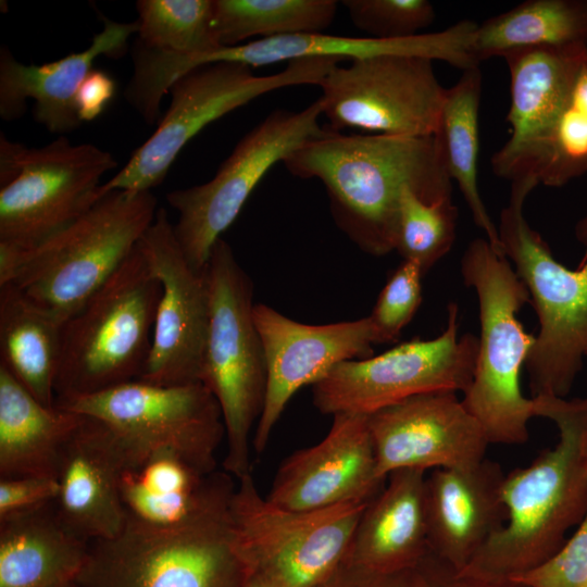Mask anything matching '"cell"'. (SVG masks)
I'll use <instances>...</instances> for the list:
<instances>
[{
	"instance_id": "36",
	"label": "cell",
	"mask_w": 587,
	"mask_h": 587,
	"mask_svg": "<svg viewBox=\"0 0 587 587\" xmlns=\"http://www.w3.org/2000/svg\"><path fill=\"white\" fill-rule=\"evenodd\" d=\"M352 24L374 38L403 39L420 35L436 13L427 0H345Z\"/></svg>"
},
{
	"instance_id": "28",
	"label": "cell",
	"mask_w": 587,
	"mask_h": 587,
	"mask_svg": "<svg viewBox=\"0 0 587 587\" xmlns=\"http://www.w3.org/2000/svg\"><path fill=\"white\" fill-rule=\"evenodd\" d=\"M510 73L507 148L540 133L567 100L587 47H536L502 55Z\"/></svg>"
},
{
	"instance_id": "19",
	"label": "cell",
	"mask_w": 587,
	"mask_h": 587,
	"mask_svg": "<svg viewBox=\"0 0 587 587\" xmlns=\"http://www.w3.org/2000/svg\"><path fill=\"white\" fill-rule=\"evenodd\" d=\"M386 480L377 473L367 414L337 413L320 442L282 462L266 498L290 510H316L370 501Z\"/></svg>"
},
{
	"instance_id": "27",
	"label": "cell",
	"mask_w": 587,
	"mask_h": 587,
	"mask_svg": "<svg viewBox=\"0 0 587 587\" xmlns=\"http://www.w3.org/2000/svg\"><path fill=\"white\" fill-rule=\"evenodd\" d=\"M490 164L503 179L532 178L554 188L587 173V58L567 100L547 126L517 147L502 146Z\"/></svg>"
},
{
	"instance_id": "18",
	"label": "cell",
	"mask_w": 587,
	"mask_h": 587,
	"mask_svg": "<svg viewBox=\"0 0 587 587\" xmlns=\"http://www.w3.org/2000/svg\"><path fill=\"white\" fill-rule=\"evenodd\" d=\"M377 473L463 469L485 459L489 441L457 392L410 397L367 414Z\"/></svg>"
},
{
	"instance_id": "3",
	"label": "cell",
	"mask_w": 587,
	"mask_h": 587,
	"mask_svg": "<svg viewBox=\"0 0 587 587\" xmlns=\"http://www.w3.org/2000/svg\"><path fill=\"white\" fill-rule=\"evenodd\" d=\"M235 478L222 471L205 502L187 520L150 526L126 516L114 537L90 542L76 582L83 587H243L230 501Z\"/></svg>"
},
{
	"instance_id": "7",
	"label": "cell",
	"mask_w": 587,
	"mask_h": 587,
	"mask_svg": "<svg viewBox=\"0 0 587 587\" xmlns=\"http://www.w3.org/2000/svg\"><path fill=\"white\" fill-rule=\"evenodd\" d=\"M161 283L138 248L62 327L55 400L137 380L152 344Z\"/></svg>"
},
{
	"instance_id": "46",
	"label": "cell",
	"mask_w": 587,
	"mask_h": 587,
	"mask_svg": "<svg viewBox=\"0 0 587 587\" xmlns=\"http://www.w3.org/2000/svg\"><path fill=\"white\" fill-rule=\"evenodd\" d=\"M586 357H587V354H586Z\"/></svg>"
},
{
	"instance_id": "23",
	"label": "cell",
	"mask_w": 587,
	"mask_h": 587,
	"mask_svg": "<svg viewBox=\"0 0 587 587\" xmlns=\"http://www.w3.org/2000/svg\"><path fill=\"white\" fill-rule=\"evenodd\" d=\"M477 23L460 21L452 26L403 39L348 37L324 33L260 38L234 47H221L211 62H234L250 67L307 58L358 61L385 54L421 55L445 61L462 71L479 66L470 54Z\"/></svg>"
},
{
	"instance_id": "35",
	"label": "cell",
	"mask_w": 587,
	"mask_h": 587,
	"mask_svg": "<svg viewBox=\"0 0 587 587\" xmlns=\"http://www.w3.org/2000/svg\"><path fill=\"white\" fill-rule=\"evenodd\" d=\"M458 208L452 199L427 203L412 190L400 198L395 250L420 264L424 274L452 248Z\"/></svg>"
},
{
	"instance_id": "42",
	"label": "cell",
	"mask_w": 587,
	"mask_h": 587,
	"mask_svg": "<svg viewBox=\"0 0 587 587\" xmlns=\"http://www.w3.org/2000/svg\"><path fill=\"white\" fill-rule=\"evenodd\" d=\"M115 92V82L105 72L92 70L82 83L75 98L80 122L98 117Z\"/></svg>"
},
{
	"instance_id": "33",
	"label": "cell",
	"mask_w": 587,
	"mask_h": 587,
	"mask_svg": "<svg viewBox=\"0 0 587 587\" xmlns=\"http://www.w3.org/2000/svg\"><path fill=\"white\" fill-rule=\"evenodd\" d=\"M337 8L335 0H213L212 28L221 47L258 36L323 33Z\"/></svg>"
},
{
	"instance_id": "1",
	"label": "cell",
	"mask_w": 587,
	"mask_h": 587,
	"mask_svg": "<svg viewBox=\"0 0 587 587\" xmlns=\"http://www.w3.org/2000/svg\"><path fill=\"white\" fill-rule=\"evenodd\" d=\"M283 163L294 176L323 184L336 225L375 257L395 250L403 190L427 203L452 199V180L435 135H342L328 128Z\"/></svg>"
},
{
	"instance_id": "22",
	"label": "cell",
	"mask_w": 587,
	"mask_h": 587,
	"mask_svg": "<svg viewBox=\"0 0 587 587\" xmlns=\"http://www.w3.org/2000/svg\"><path fill=\"white\" fill-rule=\"evenodd\" d=\"M138 21L116 22L103 17V28L80 52L41 64L18 62L7 47L0 50V116L4 121L22 117L27 99L35 101L37 122L61 136L80 125L76 109V93L93 70L100 55L120 58L127 50L129 37L138 33Z\"/></svg>"
},
{
	"instance_id": "2",
	"label": "cell",
	"mask_w": 587,
	"mask_h": 587,
	"mask_svg": "<svg viewBox=\"0 0 587 587\" xmlns=\"http://www.w3.org/2000/svg\"><path fill=\"white\" fill-rule=\"evenodd\" d=\"M535 416L551 420L560 440L526 467L505 474L504 526L462 572L491 579H513L550 560L565 544V533L587 512V397L533 398Z\"/></svg>"
},
{
	"instance_id": "30",
	"label": "cell",
	"mask_w": 587,
	"mask_h": 587,
	"mask_svg": "<svg viewBox=\"0 0 587 587\" xmlns=\"http://www.w3.org/2000/svg\"><path fill=\"white\" fill-rule=\"evenodd\" d=\"M221 474H202L172 450L153 451L122 474L126 516L159 527L182 523L205 502Z\"/></svg>"
},
{
	"instance_id": "13",
	"label": "cell",
	"mask_w": 587,
	"mask_h": 587,
	"mask_svg": "<svg viewBox=\"0 0 587 587\" xmlns=\"http://www.w3.org/2000/svg\"><path fill=\"white\" fill-rule=\"evenodd\" d=\"M323 107L320 97L298 112L273 111L240 139L212 179L166 195L178 213L176 239L192 267H207L213 246L264 175L304 142L328 132L319 123Z\"/></svg>"
},
{
	"instance_id": "10",
	"label": "cell",
	"mask_w": 587,
	"mask_h": 587,
	"mask_svg": "<svg viewBox=\"0 0 587 587\" xmlns=\"http://www.w3.org/2000/svg\"><path fill=\"white\" fill-rule=\"evenodd\" d=\"M339 60L289 61L275 74L257 76L241 63L214 62L177 78L171 103L153 134L126 165L100 185L98 198L112 190L151 191L160 185L184 146L202 128L267 92L299 85H319Z\"/></svg>"
},
{
	"instance_id": "39",
	"label": "cell",
	"mask_w": 587,
	"mask_h": 587,
	"mask_svg": "<svg viewBox=\"0 0 587 587\" xmlns=\"http://www.w3.org/2000/svg\"><path fill=\"white\" fill-rule=\"evenodd\" d=\"M59 490L55 477L0 478V519L54 502Z\"/></svg>"
},
{
	"instance_id": "32",
	"label": "cell",
	"mask_w": 587,
	"mask_h": 587,
	"mask_svg": "<svg viewBox=\"0 0 587 587\" xmlns=\"http://www.w3.org/2000/svg\"><path fill=\"white\" fill-rule=\"evenodd\" d=\"M536 47H587V0H526L477 24L470 54L479 65Z\"/></svg>"
},
{
	"instance_id": "5",
	"label": "cell",
	"mask_w": 587,
	"mask_h": 587,
	"mask_svg": "<svg viewBox=\"0 0 587 587\" xmlns=\"http://www.w3.org/2000/svg\"><path fill=\"white\" fill-rule=\"evenodd\" d=\"M460 265L464 284L478 298L480 322L474 376L462 402L489 444H524L535 413L520 379L536 336L524 330L517 313L532 303L530 295L507 257L486 238L469 243Z\"/></svg>"
},
{
	"instance_id": "34",
	"label": "cell",
	"mask_w": 587,
	"mask_h": 587,
	"mask_svg": "<svg viewBox=\"0 0 587 587\" xmlns=\"http://www.w3.org/2000/svg\"><path fill=\"white\" fill-rule=\"evenodd\" d=\"M138 39L141 46L189 55L221 48L212 28L213 0H139Z\"/></svg>"
},
{
	"instance_id": "8",
	"label": "cell",
	"mask_w": 587,
	"mask_h": 587,
	"mask_svg": "<svg viewBox=\"0 0 587 587\" xmlns=\"http://www.w3.org/2000/svg\"><path fill=\"white\" fill-rule=\"evenodd\" d=\"M207 273L210 315L200 380L222 411L223 470L239 480L251 474L250 435L264 408L266 361L253 319V283L222 238L212 248Z\"/></svg>"
},
{
	"instance_id": "4",
	"label": "cell",
	"mask_w": 587,
	"mask_h": 587,
	"mask_svg": "<svg viewBox=\"0 0 587 587\" xmlns=\"http://www.w3.org/2000/svg\"><path fill=\"white\" fill-rule=\"evenodd\" d=\"M157 211L151 191H109L32 250L0 243V286L15 285L65 322L129 257Z\"/></svg>"
},
{
	"instance_id": "24",
	"label": "cell",
	"mask_w": 587,
	"mask_h": 587,
	"mask_svg": "<svg viewBox=\"0 0 587 587\" xmlns=\"http://www.w3.org/2000/svg\"><path fill=\"white\" fill-rule=\"evenodd\" d=\"M425 471L391 472L367 503L345 560L364 569L392 573L416 569L428 552Z\"/></svg>"
},
{
	"instance_id": "31",
	"label": "cell",
	"mask_w": 587,
	"mask_h": 587,
	"mask_svg": "<svg viewBox=\"0 0 587 587\" xmlns=\"http://www.w3.org/2000/svg\"><path fill=\"white\" fill-rule=\"evenodd\" d=\"M480 95L479 66L462 71L458 82L446 89L435 137L447 173L462 192L474 223L484 230L496 252L504 255L498 227L492 222L478 188Z\"/></svg>"
},
{
	"instance_id": "16",
	"label": "cell",
	"mask_w": 587,
	"mask_h": 587,
	"mask_svg": "<svg viewBox=\"0 0 587 587\" xmlns=\"http://www.w3.org/2000/svg\"><path fill=\"white\" fill-rule=\"evenodd\" d=\"M138 248L161 283L152 344L137 380L160 386L201 383L210 315L207 267L187 261L164 208L138 241Z\"/></svg>"
},
{
	"instance_id": "17",
	"label": "cell",
	"mask_w": 587,
	"mask_h": 587,
	"mask_svg": "<svg viewBox=\"0 0 587 587\" xmlns=\"http://www.w3.org/2000/svg\"><path fill=\"white\" fill-rule=\"evenodd\" d=\"M253 319L267 369V390L252 446L266 448L271 434L294 395L314 385L341 362L373 355L377 335L369 316L330 324H304L255 303Z\"/></svg>"
},
{
	"instance_id": "15",
	"label": "cell",
	"mask_w": 587,
	"mask_h": 587,
	"mask_svg": "<svg viewBox=\"0 0 587 587\" xmlns=\"http://www.w3.org/2000/svg\"><path fill=\"white\" fill-rule=\"evenodd\" d=\"M429 58L385 54L335 65L324 77L323 115L328 128L427 137L437 132L446 89Z\"/></svg>"
},
{
	"instance_id": "26",
	"label": "cell",
	"mask_w": 587,
	"mask_h": 587,
	"mask_svg": "<svg viewBox=\"0 0 587 587\" xmlns=\"http://www.w3.org/2000/svg\"><path fill=\"white\" fill-rule=\"evenodd\" d=\"M82 414L47 407L0 365V478L55 477Z\"/></svg>"
},
{
	"instance_id": "11",
	"label": "cell",
	"mask_w": 587,
	"mask_h": 587,
	"mask_svg": "<svg viewBox=\"0 0 587 587\" xmlns=\"http://www.w3.org/2000/svg\"><path fill=\"white\" fill-rule=\"evenodd\" d=\"M370 501L290 510L263 497L252 474L240 478L230 501V519L248 574L284 587H311L342 562Z\"/></svg>"
},
{
	"instance_id": "45",
	"label": "cell",
	"mask_w": 587,
	"mask_h": 587,
	"mask_svg": "<svg viewBox=\"0 0 587 587\" xmlns=\"http://www.w3.org/2000/svg\"><path fill=\"white\" fill-rule=\"evenodd\" d=\"M584 455H585V460H586V463H587V437H586L585 442H584Z\"/></svg>"
},
{
	"instance_id": "41",
	"label": "cell",
	"mask_w": 587,
	"mask_h": 587,
	"mask_svg": "<svg viewBox=\"0 0 587 587\" xmlns=\"http://www.w3.org/2000/svg\"><path fill=\"white\" fill-rule=\"evenodd\" d=\"M424 587H532L514 579H491L453 569L429 550L417 565Z\"/></svg>"
},
{
	"instance_id": "12",
	"label": "cell",
	"mask_w": 587,
	"mask_h": 587,
	"mask_svg": "<svg viewBox=\"0 0 587 587\" xmlns=\"http://www.w3.org/2000/svg\"><path fill=\"white\" fill-rule=\"evenodd\" d=\"M55 405L103 422L128 449L132 465L167 449L202 474L217 470L216 451L226 430L220 404L202 383L160 386L133 380L57 399Z\"/></svg>"
},
{
	"instance_id": "25",
	"label": "cell",
	"mask_w": 587,
	"mask_h": 587,
	"mask_svg": "<svg viewBox=\"0 0 587 587\" xmlns=\"http://www.w3.org/2000/svg\"><path fill=\"white\" fill-rule=\"evenodd\" d=\"M90 541L60 516L55 501L0 519V587L76 582Z\"/></svg>"
},
{
	"instance_id": "38",
	"label": "cell",
	"mask_w": 587,
	"mask_h": 587,
	"mask_svg": "<svg viewBox=\"0 0 587 587\" xmlns=\"http://www.w3.org/2000/svg\"><path fill=\"white\" fill-rule=\"evenodd\" d=\"M513 579L532 587H587V512L550 560Z\"/></svg>"
},
{
	"instance_id": "44",
	"label": "cell",
	"mask_w": 587,
	"mask_h": 587,
	"mask_svg": "<svg viewBox=\"0 0 587 587\" xmlns=\"http://www.w3.org/2000/svg\"><path fill=\"white\" fill-rule=\"evenodd\" d=\"M58 587H83L77 582L67 583Z\"/></svg>"
},
{
	"instance_id": "43",
	"label": "cell",
	"mask_w": 587,
	"mask_h": 587,
	"mask_svg": "<svg viewBox=\"0 0 587 587\" xmlns=\"http://www.w3.org/2000/svg\"><path fill=\"white\" fill-rule=\"evenodd\" d=\"M243 587H284L278 582L259 574H248Z\"/></svg>"
},
{
	"instance_id": "14",
	"label": "cell",
	"mask_w": 587,
	"mask_h": 587,
	"mask_svg": "<svg viewBox=\"0 0 587 587\" xmlns=\"http://www.w3.org/2000/svg\"><path fill=\"white\" fill-rule=\"evenodd\" d=\"M478 338L459 336V308L448 305L445 330L436 338L400 344L378 355L336 365L312 386L314 407L323 414H371L413 396L462 391L470 387Z\"/></svg>"
},
{
	"instance_id": "37",
	"label": "cell",
	"mask_w": 587,
	"mask_h": 587,
	"mask_svg": "<svg viewBox=\"0 0 587 587\" xmlns=\"http://www.w3.org/2000/svg\"><path fill=\"white\" fill-rule=\"evenodd\" d=\"M419 263L403 260L389 276L369 315L378 344L397 340L412 320L422 300V277Z\"/></svg>"
},
{
	"instance_id": "9",
	"label": "cell",
	"mask_w": 587,
	"mask_h": 587,
	"mask_svg": "<svg viewBox=\"0 0 587 587\" xmlns=\"http://www.w3.org/2000/svg\"><path fill=\"white\" fill-rule=\"evenodd\" d=\"M117 166L92 143L64 135L41 148L0 136V243L32 250L60 233L98 200L101 177Z\"/></svg>"
},
{
	"instance_id": "29",
	"label": "cell",
	"mask_w": 587,
	"mask_h": 587,
	"mask_svg": "<svg viewBox=\"0 0 587 587\" xmlns=\"http://www.w3.org/2000/svg\"><path fill=\"white\" fill-rule=\"evenodd\" d=\"M63 324L15 285L0 286V365L47 407L55 405Z\"/></svg>"
},
{
	"instance_id": "40",
	"label": "cell",
	"mask_w": 587,
	"mask_h": 587,
	"mask_svg": "<svg viewBox=\"0 0 587 587\" xmlns=\"http://www.w3.org/2000/svg\"><path fill=\"white\" fill-rule=\"evenodd\" d=\"M311 587H424L416 569L392 573L375 572L347 560Z\"/></svg>"
},
{
	"instance_id": "20",
	"label": "cell",
	"mask_w": 587,
	"mask_h": 587,
	"mask_svg": "<svg viewBox=\"0 0 587 587\" xmlns=\"http://www.w3.org/2000/svg\"><path fill=\"white\" fill-rule=\"evenodd\" d=\"M132 464L128 449L103 422L83 415L66 441L57 470L58 512L88 541L117 535L126 524L121 499L123 472Z\"/></svg>"
},
{
	"instance_id": "6",
	"label": "cell",
	"mask_w": 587,
	"mask_h": 587,
	"mask_svg": "<svg viewBox=\"0 0 587 587\" xmlns=\"http://www.w3.org/2000/svg\"><path fill=\"white\" fill-rule=\"evenodd\" d=\"M536 186L532 178L511 182L497 227L502 251L528 289L539 323L525 362L533 398H564L587 354V229L577 237L586 247L580 264L569 268L558 262L524 216V201Z\"/></svg>"
},
{
	"instance_id": "21",
	"label": "cell",
	"mask_w": 587,
	"mask_h": 587,
	"mask_svg": "<svg viewBox=\"0 0 587 587\" xmlns=\"http://www.w3.org/2000/svg\"><path fill=\"white\" fill-rule=\"evenodd\" d=\"M505 474L489 459L463 469H436L424 485L428 549L458 571L505 524Z\"/></svg>"
}]
</instances>
